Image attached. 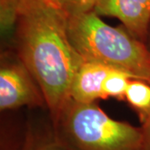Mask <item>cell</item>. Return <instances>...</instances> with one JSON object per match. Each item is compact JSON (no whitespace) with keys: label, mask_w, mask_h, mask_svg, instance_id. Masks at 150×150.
Here are the masks:
<instances>
[{"label":"cell","mask_w":150,"mask_h":150,"mask_svg":"<svg viewBox=\"0 0 150 150\" xmlns=\"http://www.w3.org/2000/svg\"><path fill=\"white\" fill-rule=\"evenodd\" d=\"M13 39L53 119L71 98L72 83L84 62L70 43L67 14L47 0L27 6L20 11Z\"/></svg>","instance_id":"cell-1"},{"label":"cell","mask_w":150,"mask_h":150,"mask_svg":"<svg viewBox=\"0 0 150 150\" xmlns=\"http://www.w3.org/2000/svg\"><path fill=\"white\" fill-rule=\"evenodd\" d=\"M67 31L84 61L108 65L150 83V52L123 27L108 25L91 10L67 15Z\"/></svg>","instance_id":"cell-2"},{"label":"cell","mask_w":150,"mask_h":150,"mask_svg":"<svg viewBox=\"0 0 150 150\" xmlns=\"http://www.w3.org/2000/svg\"><path fill=\"white\" fill-rule=\"evenodd\" d=\"M52 120L66 150H144L142 128L110 118L95 102L70 98Z\"/></svg>","instance_id":"cell-3"},{"label":"cell","mask_w":150,"mask_h":150,"mask_svg":"<svg viewBox=\"0 0 150 150\" xmlns=\"http://www.w3.org/2000/svg\"><path fill=\"white\" fill-rule=\"evenodd\" d=\"M4 53L0 68V108L2 111L23 106H39L45 100L33 77L21 59Z\"/></svg>","instance_id":"cell-4"},{"label":"cell","mask_w":150,"mask_h":150,"mask_svg":"<svg viewBox=\"0 0 150 150\" xmlns=\"http://www.w3.org/2000/svg\"><path fill=\"white\" fill-rule=\"evenodd\" d=\"M93 10L99 16L118 18L133 37L144 43L150 23V0H98Z\"/></svg>","instance_id":"cell-5"},{"label":"cell","mask_w":150,"mask_h":150,"mask_svg":"<svg viewBox=\"0 0 150 150\" xmlns=\"http://www.w3.org/2000/svg\"><path fill=\"white\" fill-rule=\"evenodd\" d=\"M114 69L97 62L84 61L72 83L70 97L77 102L93 103L105 98L103 84L107 76Z\"/></svg>","instance_id":"cell-6"},{"label":"cell","mask_w":150,"mask_h":150,"mask_svg":"<svg viewBox=\"0 0 150 150\" xmlns=\"http://www.w3.org/2000/svg\"><path fill=\"white\" fill-rule=\"evenodd\" d=\"M125 98L137 112L142 125L150 118V83L142 79H132L129 81Z\"/></svg>","instance_id":"cell-7"},{"label":"cell","mask_w":150,"mask_h":150,"mask_svg":"<svg viewBox=\"0 0 150 150\" xmlns=\"http://www.w3.org/2000/svg\"><path fill=\"white\" fill-rule=\"evenodd\" d=\"M45 0H0L1 35L4 40L13 37L20 11L27 6Z\"/></svg>","instance_id":"cell-8"},{"label":"cell","mask_w":150,"mask_h":150,"mask_svg":"<svg viewBox=\"0 0 150 150\" xmlns=\"http://www.w3.org/2000/svg\"><path fill=\"white\" fill-rule=\"evenodd\" d=\"M134 79L131 75L124 72L114 69L108 75L103 84L104 98L113 97L118 99L125 98V93L129 81Z\"/></svg>","instance_id":"cell-9"},{"label":"cell","mask_w":150,"mask_h":150,"mask_svg":"<svg viewBox=\"0 0 150 150\" xmlns=\"http://www.w3.org/2000/svg\"><path fill=\"white\" fill-rule=\"evenodd\" d=\"M23 150H66L60 144L52 130L48 134H29Z\"/></svg>","instance_id":"cell-10"},{"label":"cell","mask_w":150,"mask_h":150,"mask_svg":"<svg viewBox=\"0 0 150 150\" xmlns=\"http://www.w3.org/2000/svg\"><path fill=\"white\" fill-rule=\"evenodd\" d=\"M67 15L93 10L98 0H47Z\"/></svg>","instance_id":"cell-11"},{"label":"cell","mask_w":150,"mask_h":150,"mask_svg":"<svg viewBox=\"0 0 150 150\" xmlns=\"http://www.w3.org/2000/svg\"><path fill=\"white\" fill-rule=\"evenodd\" d=\"M141 128L144 135V150H150V118Z\"/></svg>","instance_id":"cell-12"},{"label":"cell","mask_w":150,"mask_h":150,"mask_svg":"<svg viewBox=\"0 0 150 150\" xmlns=\"http://www.w3.org/2000/svg\"><path fill=\"white\" fill-rule=\"evenodd\" d=\"M144 43L147 48H148V50L150 52V23L149 24L148 30H147V34H146V38H145Z\"/></svg>","instance_id":"cell-13"}]
</instances>
